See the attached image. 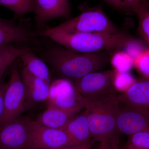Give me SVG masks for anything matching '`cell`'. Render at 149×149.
<instances>
[{
    "mask_svg": "<svg viewBox=\"0 0 149 149\" xmlns=\"http://www.w3.org/2000/svg\"><path fill=\"white\" fill-rule=\"evenodd\" d=\"M114 52L85 54L73 52L60 45L45 52L46 61L61 78L74 80L92 72L100 71L109 63Z\"/></svg>",
    "mask_w": 149,
    "mask_h": 149,
    "instance_id": "6da1fadb",
    "label": "cell"
},
{
    "mask_svg": "<svg viewBox=\"0 0 149 149\" xmlns=\"http://www.w3.org/2000/svg\"><path fill=\"white\" fill-rule=\"evenodd\" d=\"M118 96L116 93L88 98L77 95L79 103L87 111L92 138L100 143H113L119 139Z\"/></svg>",
    "mask_w": 149,
    "mask_h": 149,
    "instance_id": "7a4b0ae2",
    "label": "cell"
},
{
    "mask_svg": "<svg viewBox=\"0 0 149 149\" xmlns=\"http://www.w3.org/2000/svg\"><path fill=\"white\" fill-rule=\"evenodd\" d=\"M39 36L51 40L67 49L81 53H95L105 51L116 52L124 49L135 40L125 32L65 33L43 29Z\"/></svg>",
    "mask_w": 149,
    "mask_h": 149,
    "instance_id": "3957f363",
    "label": "cell"
},
{
    "mask_svg": "<svg viewBox=\"0 0 149 149\" xmlns=\"http://www.w3.org/2000/svg\"><path fill=\"white\" fill-rule=\"evenodd\" d=\"M45 29L49 32L65 33L116 34L121 32L107 16L100 6L85 9L76 17L70 18L58 25Z\"/></svg>",
    "mask_w": 149,
    "mask_h": 149,
    "instance_id": "277c9868",
    "label": "cell"
},
{
    "mask_svg": "<svg viewBox=\"0 0 149 149\" xmlns=\"http://www.w3.org/2000/svg\"><path fill=\"white\" fill-rule=\"evenodd\" d=\"M4 109L0 119V127L20 116L26 106L24 84L17 65L12 67L3 98Z\"/></svg>",
    "mask_w": 149,
    "mask_h": 149,
    "instance_id": "5b68a950",
    "label": "cell"
},
{
    "mask_svg": "<svg viewBox=\"0 0 149 149\" xmlns=\"http://www.w3.org/2000/svg\"><path fill=\"white\" fill-rule=\"evenodd\" d=\"M116 75L114 70L91 72L74 80V90L77 95L85 98L116 93Z\"/></svg>",
    "mask_w": 149,
    "mask_h": 149,
    "instance_id": "8992f818",
    "label": "cell"
},
{
    "mask_svg": "<svg viewBox=\"0 0 149 149\" xmlns=\"http://www.w3.org/2000/svg\"><path fill=\"white\" fill-rule=\"evenodd\" d=\"M31 149H60L74 145L66 130L46 127L30 120Z\"/></svg>",
    "mask_w": 149,
    "mask_h": 149,
    "instance_id": "52a82bcc",
    "label": "cell"
},
{
    "mask_svg": "<svg viewBox=\"0 0 149 149\" xmlns=\"http://www.w3.org/2000/svg\"><path fill=\"white\" fill-rule=\"evenodd\" d=\"M30 120L19 116L1 126L0 147L4 149H31Z\"/></svg>",
    "mask_w": 149,
    "mask_h": 149,
    "instance_id": "ba28073f",
    "label": "cell"
},
{
    "mask_svg": "<svg viewBox=\"0 0 149 149\" xmlns=\"http://www.w3.org/2000/svg\"><path fill=\"white\" fill-rule=\"evenodd\" d=\"M117 126L118 133L128 136L140 131H149V111L119 102Z\"/></svg>",
    "mask_w": 149,
    "mask_h": 149,
    "instance_id": "9c48e42d",
    "label": "cell"
},
{
    "mask_svg": "<svg viewBox=\"0 0 149 149\" xmlns=\"http://www.w3.org/2000/svg\"><path fill=\"white\" fill-rule=\"evenodd\" d=\"M35 21L42 27L48 21L56 18L69 19L71 7L68 0H36Z\"/></svg>",
    "mask_w": 149,
    "mask_h": 149,
    "instance_id": "30bf717a",
    "label": "cell"
},
{
    "mask_svg": "<svg viewBox=\"0 0 149 149\" xmlns=\"http://www.w3.org/2000/svg\"><path fill=\"white\" fill-rule=\"evenodd\" d=\"M48 107L68 109L80 104L74 86L67 79H58L51 84Z\"/></svg>",
    "mask_w": 149,
    "mask_h": 149,
    "instance_id": "8fae6325",
    "label": "cell"
},
{
    "mask_svg": "<svg viewBox=\"0 0 149 149\" xmlns=\"http://www.w3.org/2000/svg\"><path fill=\"white\" fill-rule=\"evenodd\" d=\"M120 102L149 111V77L133 83L125 92L118 96Z\"/></svg>",
    "mask_w": 149,
    "mask_h": 149,
    "instance_id": "7c38bea8",
    "label": "cell"
},
{
    "mask_svg": "<svg viewBox=\"0 0 149 149\" xmlns=\"http://www.w3.org/2000/svg\"><path fill=\"white\" fill-rule=\"evenodd\" d=\"M20 75L25 89L27 104H34L47 100L51 85L31 74L25 67Z\"/></svg>",
    "mask_w": 149,
    "mask_h": 149,
    "instance_id": "4fadbf2b",
    "label": "cell"
},
{
    "mask_svg": "<svg viewBox=\"0 0 149 149\" xmlns=\"http://www.w3.org/2000/svg\"><path fill=\"white\" fill-rule=\"evenodd\" d=\"M83 109H84L81 105L68 109L47 107L35 121L49 128L63 129L72 118Z\"/></svg>",
    "mask_w": 149,
    "mask_h": 149,
    "instance_id": "5bb4252c",
    "label": "cell"
},
{
    "mask_svg": "<svg viewBox=\"0 0 149 149\" xmlns=\"http://www.w3.org/2000/svg\"><path fill=\"white\" fill-rule=\"evenodd\" d=\"M35 36L33 32L17 24L13 19L0 17V46L18 42H29Z\"/></svg>",
    "mask_w": 149,
    "mask_h": 149,
    "instance_id": "9a60e30c",
    "label": "cell"
},
{
    "mask_svg": "<svg viewBox=\"0 0 149 149\" xmlns=\"http://www.w3.org/2000/svg\"><path fill=\"white\" fill-rule=\"evenodd\" d=\"M76 114L63 128L69 134L75 144L88 143L92 139L87 111Z\"/></svg>",
    "mask_w": 149,
    "mask_h": 149,
    "instance_id": "2e32d148",
    "label": "cell"
},
{
    "mask_svg": "<svg viewBox=\"0 0 149 149\" xmlns=\"http://www.w3.org/2000/svg\"><path fill=\"white\" fill-rule=\"evenodd\" d=\"M19 57L31 74L51 85V73L47 65L36 56L31 49H25Z\"/></svg>",
    "mask_w": 149,
    "mask_h": 149,
    "instance_id": "e0dca14e",
    "label": "cell"
},
{
    "mask_svg": "<svg viewBox=\"0 0 149 149\" xmlns=\"http://www.w3.org/2000/svg\"><path fill=\"white\" fill-rule=\"evenodd\" d=\"M132 14L137 15L139 20L137 31L149 48V2L140 3L134 7Z\"/></svg>",
    "mask_w": 149,
    "mask_h": 149,
    "instance_id": "ac0fdd59",
    "label": "cell"
},
{
    "mask_svg": "<svg viewBox=\"0 0 149 149\" xmlns=\"http://www.w3.org/2000/svg\"><path fill=\"white\" fill-rule=\"evenodd\" d=\"M36 0H0V7L11 10L15 18H21L36 10Z\"/></svg>",
    "mask_w": 149,
    "mask_h": 149,
    "instance_id": "d6986e66",
    "label": "cell"
},
{
    "mask_svg": "<svg viewBox=\"0 0 149 149\" xmlns=\"http://www.w3.org/2000/svg\"><path fill=\"white\" fill-rule=\"evenodd\" d=\"M24 50L15 47L12 44L0 46V81L2 80L6 70L12 65Z\"/></svg>",
    "mask_w": 149,
    "mask_h": 149,
    "instance_id": "ffe728a7",
    "label": "cell"
},
{
    "mask_svg": "<svg viewBox=\"0 0 149 149\" xmlns=\"http://www.w3.org/2000/svg\"><path fill=\"white\" fill-rule=\"evenodd\" d=\"M122 149H149V131H140L128 136Z\"/></svg>",
    "mask_w": 149,
    "mask_h": 149,
    "instance_id": "44dd1931",
    "label": "cell"
},
{
    "mask_svg": "<svg viewBox=\"0 0 149 149\" xmlns=\"http://www.w3.org/2000/svg\"><path fill=\"white\" fill-rule=\"evenodd\" d=\"M113 8L127 14H132L134 7L148 0H104Z\"/></svg>",
    "mask_w": 149,
    "mask_h": 149,
    "instance_id": "7402d4cb",
    "label": "cell"
},
{
    "mask_svg": "<svg viewBox=\"0 0 149 149\" xmlns=\"http://www.w3.org/2000/svg\"><path fill=\"white\" fill-rule=\"evenodd\" d=\"M124 49H125V53L133 59L134 61L139 56L148 51L149 48L145 45L143 42L136 39Z\"/></svg>",
    "mask_w": 149,
    "mask_h": 149,
    "instance_id": "603a6c76",
    "label": "cell"
},
{
    "mask_svg": "<svg viewBox=\"0 0 149 149\" xmlns=\"http://www.w3.org/2000/svg\"><path fill=\"white\" fill-rule=\"evenodd\" d=\"M112 56V63L122 71H125L130 67L134 61L124 52H116Z\"/></svg>",
    "mask_w": 149,
    "mask_h": 149,
    "instance_id": "cb8c5ba5",
    "label": "cell"
},
{
    "mask_svg": "<svg viewBox=\"0 0 149 149\" xmlns=\"http://www.w3.org/2000/svg\"><path fill=\"white\" fill-rule=\"evenodd\" d=\"M142 74L149 77V49L134 61Z\"/></svg>",
    "mask_w": 149,
    "mask_h": 149,
    "instance_id": "d4e9b609",
    "label": "cell"
},
{
    "mask_svg": "<svg viewBox=\"0 0 149 149\" xmlns=\"http://www.w3.org/2000/svg\"><path fill=\"white\" fill-rule=\"evenodd\" d=\"M7 84L8 83H5L3 80L0 81V119L2 116L3 112L4 95Z\"/></svg>",
    "mask_w": 149,
    "mask_h": 149,
    "instance_id": "484cf974",
    "label": "cell"
},
{
    "mask_svg": "<svg viewBox=\"0 0 149 149\" xmlns=\"http://www.w3.org/2000/svg\"><path fill=\"white\" fill-rule=\"evenodd\" d=\"M91 147L92 143L90 142L88 143L74 144L60 149H91Z\"/></svg>",
    "mask_w": 149,
    "mask_h": 149,
    "instance_id": "4316f807",
    "label": "cell"
},
{
    "mask_svg": "<svg viewBox=\"0 0 149 149\" xmlns=\"http://www.w3.org/2000/svg\"><path fill=\"white\" fill-rule=\"evenodd\" d=\"M118 139H119L116 140L113 143H110L108 141L100 142V144L97 149H114L115 143Z\"/></svg>",
    "mask_w": 149,
    "mask_h": 149,
    "instance_id": "83f0119b",
    "label": "cell"
},
{
    "mask_svg": "<svg viewBox=\"0 0 149 149\" xmlns=\"http://www.w3.org/2000/svg\"><path fill=\"white\" fill-rule=\"evenodd\" d=\"M119 139L116 141L115 143L114 149H119Z\"/></svg>",
    "mask_w": 149,
    "mask_h": 149,
    "instance_id": "f1b7e54d",
    "label": "cell"
},
{
    "mask_svg": "<svg viewBox=\"0 0 149 149\" xmlns=\"http://www.w3.org/2000/svg\"><path fill=\"white\" fill-rule=\"evenodd\" d=\"M0 149H3V148H1V147H0Z\"/></svg>",
    "mask_w": 149,
    "mask_h": 149,
    "instance_id": "f546056e",
    "label": "cell"
}]
</instances>
